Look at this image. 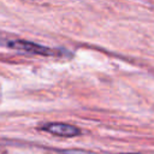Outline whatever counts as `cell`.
<instances>
[{"mask_svg":"<svg viewBox=\"0 0 154 154\" xmlns=\"http://www.w3.org/2000/svg\"><path fill=\"white\" fill-rule=\"evenodd\" d=\"M45 131H48L55 136H64V137H72L77 136L79 134V130L69 124H59V123H53V124H47L42 128Z\"/></svg>","mask_w":154,"mask_h":154,"instance_id":"6da1fadb","label":"cell"}]
</instances>
